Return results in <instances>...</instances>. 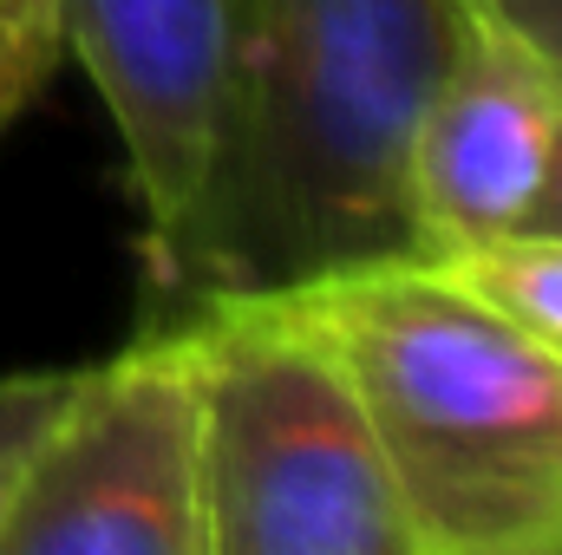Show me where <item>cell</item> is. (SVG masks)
Wrapping results in <instances>:
<instances>
[{
  "label": "cell",
  "instance_id": "1",
  "mask_svg": "<svg viewBox=\"0 0 562 555\" xmlns=\"http://www.w3.org/2000/svg\"><path fill=\"white\" fill-rule=\"evenodd\" d=\"M464 0H236L196 216L150 275L164 307L288 294L425 256L419 118Z\"/></svg>",
  "mask_w": 562,
  "mask_h": 555
},
{
  "label": "cell",
  "instance_id": "2",
  "mask_svg": "<svg viewBox=\"0 0 562 555\" xmlns=\"http://www.w3.org/2000/svg\"><path fill=\"white\" fill-rule=\"evenodd\" d=\"M340 347L419 555H562V353L451 262L288 287Z\"/></svg>",
  "mask_w": 562,
  "mask_h": 555
},
{
  "label": "cell",
  "instance_id": "3",
  "mask_svg": "<svg viewBox=\"0 0 562 555\" xmlns=\"http://www.w3.org/2000/svg\"><path fill=\"white\" fill-rule=\"evenodd\" d=\"M170 314L196 347L210 555H419L373 412L294 294Z\"/></svg>",
  "mask_w": 562,
  "mask_h": 555
},
{
  "label": "cell",
  "instance_id": "4",
  "mask_svg": "<svg viewBox=\"0 0 562 555\" xmlns=\"http://www.w3.org/2000/svg\"><path fill=\"white\" fill-rule=\"evenodd\" d=\"M0 555H210L196 347L177 314L79 373L0 517Z\"/></svg>",
  "mask_w": 562,
  "mask_h": 555
},
{
  "label": "cell",
  "instance_id": "5",
  "mask_svg": "<svg viewBox=\"0 0 562 555\" xmlns=\"http://www.w3.org/2000/svg\"><path fill=\"white\" fill-rule=\"evenodd\" d=\"M66 53L86 66L144 209L150 275L177 256L223 112L236 0H59Z\"/></svg>",
  "mask_w": 562,
  "mask_h": 555
},
{
  "label": "cell",
  "instance_id": "6",
  "mask_svg": "<svg viewBox=\"0 0 562 555\" xmlns=\"http://www.w3.org/2000/svg\"><path fill=\"white\" fill-rule=\"evenodd\" d=\"M562 138V79L497 20L464 7L451 66L413 144V209L425 256L524 236Z\"/></svg>",
  "mask_w": 562,
  "mask_h": 555
},
{
  "label": "cell",
  "instance_id": "7",
  "mask_svg": "<svg viewBox=\"0 0 562 555\" xmlns=\"http://www.w3.org/2000/svg\"><path fill=\"white\" fill-rule=\"evenodd\" d=\"M59 59H66L59 0H0V138L40 105Z\"/></svg>",
  "mask_w": 562,
  "mask_h": 555
},
{
  "label": "cell",
  "instance_id": "8",
  "mask_svg": "<svg viewBox=\"0 0 562 555\" xmlns=\"http://www.w3.org/2000/svg\"><path fill=\"white\" fill-rule=\"evenodd\" d=\"M79 373L86 366H7L0 373V517L20 490L40 438L53 431V418L79 393Z\"/></svg>",
  "mask_w": 562,
  "mask_h": 555
},
{
  "label": "cell",
  "instance_id": "9",
  "mask_svg": "<svg viewBox=\"0 0 562 555\" xmlns=\"http://www.w3.org/2000/svg\"><path fill=\"white\" fill-rule=\"evenodd\" d=\"M464 7L484 13V20H497L504 33H517L562 79V0H464Z\"/></svg>",
  "mask_w": 562,
  "mask_h": 555
},
{
  "label": "cell",
  "instance_id": "10",
  "mask_svg": "<svg viewBox=\"0 0 562 555\" xmlns=\"http://www.w3.org/2000/svg\"><path fill=\"white\" fill-rule=\"evenodd\" d=\"M524 236H562V138H557V163H550V183H543V196H537V209H530Z\"/></svg>",
  "mask_w": 562,
  "mask_h": 555
}]
</instances>
